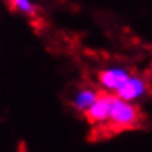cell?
I'll use <instances>...</instances> for the list:
<instances>
[{
    "label": "cell",
    "instance_id": "cell-6",
    "mask_svg": "<svg viewBox=\"0 0 152 152\" xmlns=\"http://www.w3.org/2000/svg\"><path fill=\"white\" fill-rule=\"evenodd\" d=\"M10 5L15 8L17 12L23 13V15L33 17L35 15V5L31 4V0H10Z\"/></svg>",
    "mask_w": 152,
    "mask_h": 152
},
{
    "label": "cell",
    "instance_id": "cell-4",
    "mask_svg": "<svg viewBox=\"0 0 152 152\" xmlns=\"http://www.w3.org/2000/svg\"><path fill=\"white\" fill-rule=\"evenodd\" d=\"M145 93H147V83H145V80L144 78H139V76L131 75L129 80L126 81L114 94L121 99H126V101L134 103L137 99H141Z\"/></svg>",
    "mask_w": 152,
    "mask_h": 152
},
{
    "label": "cell",
    "instance_id": "cell-2",
    "mask_svg": "<svg viewBox=\"0 0 152 152\" xmlns=\"http://www.w3.org/2000/svg\"><path fill=\"white\" fill-rule=\"evenodd\" d=\"M129 78H131V73L122 66H111V68H104L98 73V83L101 84L104 91L113 93V94Z\"/></svg>",
    "mask_w": 152,
    "mask_h": 152
},
{
    "label": "cell",
    "instance_id": "cell-3",
    "mask_svg": "<svg viewBox=\"0 0 152 152\" xmlns=\"http://www.w3.org/2000/svg\"><path fill=\"white\" fill-rule=\"evenodd\" d=\"M113 93H99L98 99H96L93 106L86 111V118L88 121L94 122V124H103V122H109L111 116V107H113Z\"/></svg>",
    "mask_w": 152,
    "mask_h": 152
},
{
    "label": "cell",
    "instance_id": "cell-5",
    "mask_svg": "<svg viewBox=\"0 0 152 152\" xmlns=\"http://www.w3.org/2000/svg\"><path fill=\"white\" fill-rule=\"evenodd\" d=\"M98 96H99V93L91 89V88L80 89L75 94V98H73V106H75L76 111H80V113H86L93 106V103L98 99Z\"/></svg>",
    "mask_w": 152,
    "mask_h": 152
},
{
    "label": "cell",
    "instance_id": "cell-1",
    "mask_svg": "<svg viewBox=\"0 0 152 152\" xmlns=\"http://www.w3.org/2000/svg\"><path fill=\"white\" fill-rule=\"evenodd\" d=\"M139 119H141V114H139L137 106H134V103L121 99L114 94L111 116H109L111 124L118 126V127H132L139 122Z\"/></svg>",
    "mask_w": 152,
    "mask_h": 152
}]
</instances>
